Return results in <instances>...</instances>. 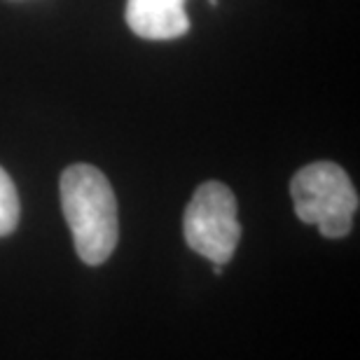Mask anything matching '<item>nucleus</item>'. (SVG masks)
<instances>
[{
	"label": "nucleus",
	"mask_w": 360,
	"mask_h": 360,
	"mask_svg": "<svg viewBox=\"0 0 360 360\" xmlns=\"http://www.w3.org/2000/svg\"><path fill=\"white\" fill-rule=\"evenodd\" d=\"M61 208L84 264H103L120 239L117 199L96 167L73 164L61 176Z\"/></svg>",
	"instance_id": "nucleus-1"
},
{
	"label": "nucleus",
	"mask_w": 360,
	"mask_h": 360,
	"mask_svg": "<svg viewBox=\"0 0 360 360\" xmlns=\"http://www.w3.org/2000/svg\"><path fill=\"white\" fill-rule=\"evenodd\" d=\"M213 274H222V264H213Z\"/></svg>",
	"instance_id": "nucleus-6"
},
{
	"label": "nucleus",
	"mask_w": 360,
	"mask_h": 360,
	"mask_svg": "<svg viewBox=\"0 0 360 360\" xmlns=\"http://www.w3.org/2000/svg\"><path fill=\"white\" fill-rule=\"evenodd\" d=\"M19 222V194L12 178L0 167V236H7L17 229Z\"/></svg>",
	"instance_id": "nucleus-5"
},
{
	"label": "nucleus",
	"mask_w": 360,
	"mask_h": 360,
	"mask_svg": "<svg viewBox=\"0 0 360 360\" xmlns=\"http://www.w3.org/2000/svg\"><path fill=\"white\" fill-rule=\"evenodd\" d=\"M183 232L187 246L194 253L208 257L213 264L229 262L241 239L232 190L215 180L199 185L187 204Z\"/></svg>",
	"instance_id": "nucleus-3"
},
{
	"label": "nucleus",
	"mask_w": 360,
	"mask_h": 360,
	"mask_svg": "<svg viewBox=\"0 0 360 360\" xmlns=\"http://www.w3.org/2000/svg\"><path fill=\"white\" fill-rule=\"evenodd\" d=\"M295 213L307 225H316L328 239L351 232L358 211V192L340 164L314 162L290 180Z\"/></svg>",
	"instance_id": "nucleus-2"
},
{
	"label": "nucleus",
	"mask_w": 360,
	"mask_h": 360,
	"mask_svg": "<svg viewBox=\"0 0 360 360\" xmlns=\"http://www.w3.org/2000/svg\"><path fill=\"white\" fill-rule=\"evenodd\" d=\"M127 24L146 40H174L187 33L185 0H127Z\"/></svg>",
	"instance_id": "nucleus-4"
}]
</instances>
